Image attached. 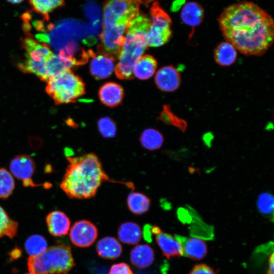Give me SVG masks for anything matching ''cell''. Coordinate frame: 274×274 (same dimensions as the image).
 <instances>
[{"mask_svg": "<svg viewBox=\"0 0 274 274\" xmlns=\"http://www.w3.org/2000/svg\"><path fill=\"white\" fill-rule=\"evenodd\" d=\"M156 242L160 248L162 254L167 259L181 257L184 255L183 243L178 238L161 230L155 234Z\"/></svg>", "mask_w": 274, "mask_h": 274, "instance_id": "cell-13", "label": "cell"}, {"mask_svg": "<svg viewBox=\"0 0 274 274\" xmlns=\"http://www.w3.org/2000/svg\"><path fill=\"white\" fill-rule=\"evenodd\" d=\"M268 268L266 274H274V264H273V253L272 252L268 260Z\"/></svg>", "mask_w": 274, "mask_h": 274, "instance_id": "cell-37", "label": "cell"}, {"mask_svg": "<svg viewBox=\"0 0 274 274\" xmlns=\"http://www.w3.org/2000/svg\"><path fill=\"white\" fill-rule=\"evenodd\" d=\"M218 22L226 41L245 55H261L273 43L271 16L252 2L243 1L228 6Z\"/></svg>", "mask_w": 274, "mask_h": 274, "instance_id": "cell-1", "label": "cell"}, {"mask_svg": "<svg viewBox=\"0 0 274 274\" xmlns=\"http://www.w3.org/2000/svg\"><path fill=\"white\" fill-rule=\"evenodd\" d=\"M20 254L21 253L20 252L19 250H13L12 253H11V255L13 257L15 258V257H19V256L20 255Z\"/></svg>", "mask_w": 274, "mask_h": 274, "instance_id": "cell-38", "label": "cell"}, {"mask_svg": "<svg viewBox=\"0 0 274 274\" xmlns=\"http://www.w3.org/2000/svg\"><path fill=\"white\" fill-rule=\"evenodd\" d=\"M74 265L71 249L64 244L51 246L27 259L29 271L32 274H67Z\"/></svg>", "mask_w": 274, "mask_h": 274, "instance_id": "cell-5", "label": "cell"}, {"mask_svg": "<svg viewBox=\"0 0 274 274\" xmlns=\"http://www.w3.org/2000/svg\"><path fill=\"white\" fill-rule=\"evenodd\" d=\"M97 126L101 135L106 138L116 135L117 128L115 122L110 117H104L98 121Z\"/></svg>", "mask_w": 274, "mask_h": 274, "instance_id": "cell-31", "label": "cell"}, {"mask_svg": "<svg viewBox=\"0 0 274 274\" xmlns=\"http://www.w3.org/2000/svg\"><path fill=\"white\" fill-rule=\"evenodd\" d=\"M142 0H108L104 8L102 31L98 52L118 59L127 27L139 13Z\"/></svg>", "mask_w": 274, "mask_h": 274, "instance_id": "cell-3", "label": "cell"}, {"mask_svg": "<svg viewBox=\"0 0 274 274\" xmlns=\"http://www.w3.org/2000/svg\"><path fill=\"white\" fill-rule=\"evenodd\" d=\"M204 9L198 3L190 2L183 7L181 13L182 21L192 27L198 26L204 18Z\"/></svg>", "mask_w": 274, "mask_h": 274, "instance_id": "cell-18", "label": "cell"}, {"mask_svg": "<svg viewBox=\"0 0 274 274\" xmlns=\"http://www.w3.org/2000/svg\"><path fill=\"white\" fill-rule=\"evenodd\" d=\"M25 248L30 256L39 255L47 249V242L43 236L33 234L26 240Z\"/></svg>", "mask_w": 274, "mask_h": 274, "instance_id": "cell-28", "label": "cell"}, {"mask_svg": "<svg viewBox=\"0 0 274 274\" xmlns=\"http://www.w3.org/2000/svg\"><path fill=\"white\" fill-rule=\"evenodd\" d=\"M186 0H175L172 4L170 11L176 12L179 11L186 4Z\"/></svg>", "mask_w": 274, "mask_h": 274, "instance_id": "cell-35", "label": "cell"}, {"mask_svg": "<svg viewBox=\"0 0 274 274\" xmlns=\"http://www.w3.org/2000/svg\"><path fill=\"white\" fill-rule=\"evenodd\" d=\"M22 46L26 52L25 59L19 64L20 69L47 81L49 79L47 62L53 54L50 47L45 43H40L30 37L23 40Z\"/></svg>", "mask_w": 274, "mask_h": 274, "instance_id": "cell-7", "label": "cell"}, {"mask_svg": "<svg viewBox=\"0 0 274 274\" xmlns=\"http://www.w3.org/2000/svg\"><path fill=\"white\" fill-rule=\"evenodd\" d=\"M96 251L100 257L113 260L120 257L122 252V247L115 237L106 236L98 241Z\"/></svg>", "mask_w": 274, "mask_h": 274, "instance_id": "cell-17", "label": "cell"}, {"mask_svg": "<svg viewBox=\"0 0 274 274\" xmlns=\"http://www.w3.org/2000/svg\"><path fill=\"white\" fill-rule=\"evenodd\" d=\"M98 96L104 105L111 108L115 107L121 103L124 96V90L117 83L109 82L100 87Z\"/></svg>", "mask_w": 274, "mask_h": 274, "instance_id": "cell-15", "label": "cell"}, {"mask_svg": "<svg viewBox=\"0 0 274 274\" xmlns=\"http://www.w3.org/2000/svg\"><path fill=\"white\" fill-rule=\"evenodd\" d=\"M32 9L49 20V14L54 9L64 5V0H29Z\"/></svg>", "mask_w": 274, "mask_h": 274, "instance_id": "cell-25", "label": "cell"}, {"mask_svg": "<svg viewBox=\"0 0 274 274\" xmlns=\"http://www.w3.org/2000/svg\"><path fill=\"white\" fill-rule=\"evenodd\" d=\"M98 235L96 226L86 220H81L75 222L70 231V238L76 246L86 248L91 246Z\"/></svg>", "mask_w": 274, "mask_h": 274, "instance_id": "cell-9", "label": "cell"}, {"mask_svg": "<svg viewBox=\"0 0 274 274\" xmlns=\"http://www.w3.org/2000/svg\"><path fill=\"white\" fill-rule=\"evenodd\" d=\"M90 72L96 79L102 80L109 77L115 68V61L111 56L98 52L91 58Z\"/></svg>", "mask_w": 274, "mask_h": 274, "instance_id": "cell-12", "label": "cell"}, {"mask_svg": "<svg viewBox=\"0 0 274 274\" xmlns=\"http://www.w3.org/2000/svg\"><path fill=\"white\" fill-rule=\"evenodd\" d=\"M15 181L13 175L5 168H0V198L6 199L13 193Z\"/></svg>", "mask_w": 274, "mask_h": 274, "instance_id": "cell-29", "label": "cell"}, {"mask_svg": "<svg viewBox=\"0 0 274 274\" xmlns=\"http://www.w3.org/2000/svg\"><path fill=\"white\" fill-rule=\"evenodd\" d=\"M47 82L46 92L57 105L74 102L85 93L83 81L71 69L62 72Z\"/></svg>", "mask_w": 274, "mask_h": 274, "instance_id": "cell-6", "label": "cell"}, {"mask_svg": "<svg viewBox=\"0 0 274 274\" xmlns=\"http://www.w3.org/2000/svg\"><path fill=\"white\" fill-rule=\"evenodd\" d=\"M127 204L131 212L136 215H141L149 210L150 199L142 193L132 192L128 195Z\"/></svg>", "mask_w": 274, "mask_h": 274, "instance_id": "cell-23", "label": "cell"}, {"mask_svg": "<svg viewBox=\"0 0 274 274\" xmlns=\"http://www.w3.org/2000/svg\"><path fill=\"white\" fill-rule=\"evenodd\" d=\"M184 254L190 259L200 260L204 258L208 253L206 243L198 237H190L183 244Z\"/></svg>", "mask_w": 274, "mask_h": 274, "instance_id": "cell-21", "label": "cell"}, {"mask_svg": "<svg viewBox=\"0 0 274 274\" xmlns=\"http://www.w3.org/2000/svg\"><path fill=\"white\" fill-rule=\"evenodd\" d=\"M109 274H133L130 267L125 263L121 262L113 265Z\"/></svg>", "mask_w": 274, "mask_h": 274, "instance_id": "cell-33", "label": "cell"}, {"mask_svg": "<svg viewBox=\"0 0 274 274\" xmlns=\"http://www.w3.org/2000/svg\"><path fill=\"white\" fill-rule=\"evenodd\" d=\"M258 210L263 215L273 216L274 199L273 196L268 192L261 193L257 199Z\"/></svg>", "mask_w": 274, "mask_h": 274, "instance_id": "cell-30", "label": "cell"}, {"mask_svg": "<svg viewBox=\"0 0 274 274\" xmlns=\"http://www.w3.org/2000/svg\"><path fill=\"white\" fill-rule=\"evenodd\" d=\"M36 169L33 159L27 154H20L14 157L10 163L11 174L21 180L25 186H36L31 178Z\"/></svg>", "mask_w": 274, "mask_h": 274, "instance_id": "cell-10", "label": "cell"}, {"mask_svg": "<svg viewBox=\"0 0 274 274\" xmlns=\"http://www.w3.org/2000/svg\"><path fill=\"white\" fill-rule=\"evenodd\" d=\"M155 58L150 55L142 56L135 62L133 68V75L140 80L150 78L157 68Z\"/></svg>", "mask_w": 274, "mask_h": 274, "instance_id": "cell-19", "label": "cell"}, {"mask_svg": "<svg viewBox=\"0 0 274 274\" xmlns=\"http://www.w3.org/2000/svg\"><path fill=\"white\" fill-rule=\"evenodd\" d=\"M152 225L146 224L144 226L143 229V236L145 239L148 242H151L152 241V233L151 232Z\"/></svg>", "mask_w": 274, "mask_h": 274, "instance_id": "cell-36", "label": "cell"}, {"mask_svg": "<svg viewBox=\"0 0 274 274\" xmlns=\"http://www.w3.org/2000/svg\"><path fill=\"white\" fill-rule=\"evenodd\" d=\"M18 223L10 218L6 211L0 206V237H14L17 232Z\"/></svg>", "mask_w": 274, "mask_h": 274, "instance_id": "cell-27", "label": "cell"}, {"mask_svg": "<svg viewBox=\"0 0 274 274\" xmlns=\"http://www.w3.org/2000/svg\"><path fill=\"white\" fill-rule=\"evenodd\" d=\"M69 162L60 187L71 198L94 196L101 184L110 181L98 157L93 153L81 157L67 156Z\"/></svg>", "mask_w": 274, "mask_h": 274, "instance_id": "cell-2", "label": "cell"}, {"mask_svg": "<svg viewBox=\"0 0 274 274\" xmlns=\"http://www.w3.org/2000/svg\"><path fill=\"white\" fill-rule=\"evenodd\" d=\"M140 141L144 148L154 151L161 147L164 142V138L158 130L154 128H147L141 133Z\"/></svg>", "mask_w": 274, "mask_h": 274, "instance_id": "cell-24", "label": "cell"}, {"mask_svg": "<svg viewBox=\"0 0 274 274\" xmlns=\"http://www.w3.org/2000/svg\"><path fill=\"white\" fill-rule=\"evenodd\" d=\"M7 1L12 4H19L22 2L24 0H7Z\"/></svg>", "mask_w": 274, "mask_h": 274, "instance_id": "cell-40", "label": "cell"}, {"mask_svg": "<svg viewBox=\"0 0 274 274\" xmlns=\"http://www.w3.org/2000/svg\"><path fill=\"white\" fill-rule=\"evenodd\" d=\"M26 274H32V273L29 272V273H26Z\"/></svg>", "mask_w": 274, "mask_h": 274, "instance_id": "cell-41", "label": "cell"}, {"mask_svg": "<svg viewBox=\"0 0 274 274\" xmlns=\"http://www.w3.org/2000/svg\"><path fill=\"white\" fill-rule=\"evenodd\" d=\"M150 25V19L140 13L128 24L115 67V74L119 79L133 78L134 65L148 47L147 35Z\"/></svg>", "mask_w": 274, "mask_h": 274, "instance_id": "cell-4", "label": "cell"}, {"mask_svg": "<svg viewBox=\"0 0 274 274\" xmlns=\"http://www.w3.org/2000/svg\"><path fill=\"white\" fill-rule=\"evenodd\" d=\"M149 13L151 25L147 35L148 46H161L168 41L172 36V19L156 2L152 4Z\"/></svg>", "mask_w": 274, "mask_h": 274, "instance_id": "cell-8", "label": "cell"}, {"mask_svg": "<svg viewBox=\"0 0 274 274\" xmlns=\"http://www.w3.org/2000/svg\"><path fill=\"white\" fill-rule=\"evenodd\" d=\"M156 0H142V3L145 5L146 7H148L149 3L155 1Z\"/></svg>", "mask_w": 274, "mask_h": 274, "instance_id": "cell-39", "label": "cell"}, {"mask_svg": "<svg viewBox=\"0 0 274 274\" xmlns=\"http://www.w3.org/2000/svg\"><path fill=\"white\" fill-rule=\"evenodd\" d=\"M189 274H217V272L207 264H197L193 266Z\"/></svg>", "mask_w": 274, "mask_h": 274, "instance_id": "cell-34", "label": "cell"}, {"mask_svg": "<svg viewBox=\"0 0 274 274\" xmlns=\"http://www.w3.org/2000/svg\"><path fill=\"white\" fill-rule=\"evenodd\" d=\"M46 223L49 232L55 236L67 234L71 225L68 216L60 211H54L49 213L46 217Z\"/></svg>", "mask_w": 274, "mask_h": 274, "instance_id": "cell-14", "label": "cell"}, {"mask_svg": "<svg viewBox=\"0 0 274 274\" xmlns=\"http://www.w3.org/2000/svg\"><path fill=\"white\" fill-rule=\"evenodd\" d=\"M84 11L85 16L90 20L92 32L98 31L101 22V11L95 0H88L85 4Z\"/></svg>", "mask_w": 274, "mask_h": 274, "instance_id": "cell-26", "label": "cell"}, {"mask_svg": "<svg viewBox=\"0 0 274 274\" xmlns=\"http://www.w3.org/2000/svg\"><path fill=\"white\" fill-rule=\"evenodd\" d=\"M119 239L128 245H136L141 239L142 231L140 226L133 222H125L118 229Z\"/></svg>", "mask_w": 274, "mask_h": 274, "instance_id": "cell-20", "label": "cell"}, {"mask_svg": "<svg viewBox=\"0 0 274 274\" xmlns=\"http://www.w3.org/2000/svg\"><path fill=\"white\" fill-rule=\"evenodd\" d=\"M236 50L231 44L227 41L220 43L214 50L216 62L223 66L231 65L237 58Z\"/></svg>", "mask_w": 274, "mask_h": 274, "instance_id": "cell-22", "label": "cell"}, {"mask_svg": "<svg viewBox=\"0 0 274 274\" xmlns=\"http://www.w3.org/2000/svg\"><path fill=\"white\" fill-rule=\"evenodd\" d=\"M155 82L157 87L164 92H173L178 89L181 83L179 71L173 65L160 68L156 74Z\"/></svg>", "mask_w": 274, "mask_h": 274, "instance_id": "cell-11", "label": "cell"}, {"mask_svg": "<svg viewBox=\"0 0 274 274\" xmlns=\"http://www.w3.org/2000/svg\"><path fill=\"white\" fill-rule=\"evenodd\" d=\"M155 258L153 249L146 244L135 246L130 252V260L135 266L146 268L150 266Z\"/></svg>", "mask_w": 274, "mask_h": 274, "instance_id": "cell-16", "label": "cell"}, {"mask_svg": "<svg viewBox=\"0 0 274 274\" xmlns=\"http://www.w3.org/2000/svg\"><path fill=\"white\" fill-rule=\"evenodd\" d=\"M161 119L165 123L172 124L179 128L182 131H184L186 128L187 124L185 122L175 117L168 111V109L165 107L161 115Z\"/></svg>", "mask_w": 274, "mask_h": 274, "instance_id": "cell-32", "label": "cell"}]
</instances>
